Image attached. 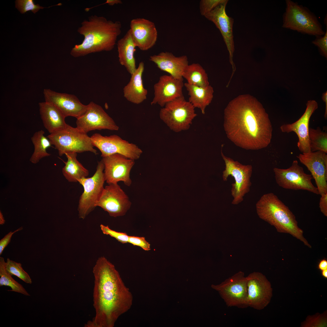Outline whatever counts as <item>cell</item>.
<instances>
[{
	"mask_svg": "<svg viewBox=\"0 0 327 327\" xmlns=\"http://www.w3.org/2000/svg\"><path fill=\"white\" fill-rule=\"evenodd\" d=\"M91 138L93 146L101 151L102 157L118 154L135 160L139 159L143 153L136 145L123 139L117 135L103 136L96 133Z\"/></svg>",
	"mask_w": 327,
	"mask_h": 327,
	"instance_id": "obj_12",
	"label": "cell"
},
{
	"mask_svg": "<svg viewBox=\"0 0 327 327\" xmlns=\"http://www.w3.org/2000/svg\"><path fill=\"white\" fill-rule=\"evenodd\" d=\"M119 21L114 22L103 16L91 15L81 23L77 31L84 36L82 43L76 45L71 51L74 57L83 56L91 53L110 51L114 48L118 37L121 33Z\"/></svg>",
	"mask_w": 327,
	"mask_h": 327,
	"instance_id": "obj_3",
	"label": "cell"
},
{
	"mask_svg": "<svg viewBox=\"0 0 327 327\" xmlns=\"http://www.w3.org/2000/svg\"><path fill=\"white\" fill-rule=\"evenodd\" d=\"M323 37L316 38L312 43L317 46L320 50L322 54L325 57H327V30Z\"/></svg>",
	"mask_w": 327,
	"mask_h": 327,
	"instance_id": "obj_38",
	"label": "cell"
},
{
	"mask_svg": "<svg viewBox=\"0 0 327 327\" xmlns=\"http://www.w3.org/2000/svg\"><path fill=\"white\" fill-rule=\"evenodd\" d=\"M225 0H201L200 2V14L204 16Z\"/></svg>",
	"mask_w": 327,
	"mask_h": 327,
	"instance_id": "obj_36",
	"label": "cell"
},
{
	"mask_svg": "<svg viewBox=\"0 0 327 327\" xmlns=\"http://www.w3.org/2000/svg\"><path fill=\"white\" fill-rule=\"evenodd\" d=\"M44 134L43 130H39L35 132L31 138L34 149L30 161L33 164H36L42 158L51 155L48 153L47 150L51 147L52 144L48 138L45 136Z\"/></svg>",
	"mask_w": 327,
	"mask_h": 327,
	"instance_id": "obj_29",
	"label": "cell"
},
{
	"mask_svg": "<svg viewBox=\"0 0 327 327\" xmlns=\"http://www.w3.org/2000/svg\"><path fill=\"white\" fill-rule=\"evenodd\" d=\"M93 306L95 316L85 327H113L122 315L128 311L133 297L114 265L104 256L93 267Z\"/></svg>",
	"mask_w": 327,
	"mask_h": 327,
	"instance_id": "obj_2",
	"label": "cell"
},
{
	"mask_svg": "<svg viewBox=\"0 0 327 327\" xmlns=\"http://www.w3.org/2000/svg\"><path fill=\"white\" fill-rule=\"evenodd\" d=\"M190 96L189 101L193 107L200 108L203 114L205 113L206 107L211 103L213 97L214 90L209 85L206 87H201L187 83L184 84Z\"/></svg>",
	"mask_w": 327,
	"mask_h": 327,
	"instance_id": "obj_27",
	"label": "cell"
},
{
	"mask_svg": "<svg viewBox=\"0 0 327 327\" xmlns=\"http://www.w3.org/2000/svg\"><path fill=\"white\" fill-rule=\"evenodd\" d=\"M144 70V63L141 62L135 72L131 75L129 82L123 89L124 97L134 104H140L147 99V91L144 87L142 79Z\"/></svg>",
	"mask_w": 327,
	"mask_h": 327,
	"instance_id": "obj_24",
	"label": "cell"
},
{
	"mask_svg": "<svg viewBox=\"0 0 327 327\" xmlns=\"http://www.w3.org/2000/svg\"><path fill=\"white\" fill-rule=\"evenodd\" d=\"M45 101L57 107L65 117L72 116L77 119L86 111L87 105L82 104L74 94L58 93L49 89L44 90Z\"/></svg>",
	"mask_w": 327,
	"mask_h": 327,
	"instance_id": "obj_21",
	"label": "cell"
},
{
	"mask_svg": "<svg viewBox=\"0 0 327 327\" xmlns=\"http://www.w3.org/2000/svg\"><path fill=\"white\" fill-rule=\"evenodd\" d=\"M129 30L136 47L140 50H148L155 45L158 33L153 22L143 18H134L130 21Z\"/></svg>",
	"mask_w": 327,
	"mask_h": 327,
	"instance_id": "obj_20",
	"label": "cell"
},
{
	"mask_svg": "<svg viewBox=\"0 0 327 327\" xmlns=\"http://www.w3.org/2000/svg\"><path fill=\"white\" fill-rule=\"evenodd\" d=\"M104 165L102 159L98 162L96 171L90 177L83 178L78 182L82 185L84 191L79 200L78 211L80 218L84 219L96 207L103 190L105 179Z\"/></svg>",
	"mask_w": 327,
	"mask_h": 327,
	"instance_id": "obj_8",
	"label": "cell"
},
{
	"mask_svg": "<svg viewBox=\"0 0 327 327\" xmlns=\"http://www.w3.org/2000/svg\"><path fill=\"white\" fill-rule=\"evenodd\" d=\"M41 117L44 126L50 134L62 129L67 124L65 117L61 111L52 104L45 101L39 103Z\"/></svg>",
	"mask_w": 327,
	"mask_h": 327,
	"instance_id": "obj_25",
	"label": "cell"
},
{
	"mask_svg": "<svg viewBox=\"0 0 327 327\" xmlns=\"http://www.w3.org/2000/svg\"><path fill=\"white\" fill-rule=\"evenodd\" d=\"M223 127L228 138L246 150H259L270 144L272 127L262 104L249 94L230 101L224 111Z\"/></svg>",
	"mask_w": 327,
	"mask_h": 327,
	"instance_id": "obj_1",
	"label": "cell"
},
{
	"mask_svg": "<svg viewBox=\"0 0 327 327\" xmlns=\"http://www.w3.org/2000/svg\"><path fill=\"white\" fill-rule=\"evenodd\" d=\"M6 268L7 272L12 276H16L26 283L31 284V279L23 269L21 263L8 258L6 262Z\"/></svg>",
	"mask_w": 327,
	"mask_h": 327,
	"instance_id": "obj_33",
	"label": "cell"
},
{
	"mask_svg": "<svg viewBox=\"0 0 327 327\" xmlns=\"http://www.w3.org/2000/svg\"><path fill=\"white\" fill-rule=\"evenodd\" d=\"M128 243L134 246L140 247L145 251L150 249V244L143 237L129 236Z\"/></svg>",
	"mask_w": 327,
	"mask_h": 327,
	"instance_id": "obj_37",
	"label": "cell"
},
{
	"mask_svg": "<svg viewBox=\"0 0 327 327\" xmlns=\"http://www.w3.org/2000/svg\"><path fill=\"white\" fill-rule=\"evenodd\" d=\"M276 182L280 187L286 189L306 190L319 194L318 189L312 183L311 174L306 173L297 160L286 169L275 167L273 169Z\"/></svg>",
	"mask_w": 327,
	"mask_h": 327,
	"instance_id": "obj_11",
	"label": "cell"
},
{
	"mask_svg": "<svg viewBox=\"0 0 327 327\" xmlns=\"http://www.w3.org/2000/svg\"><path fill=\"white\" fill-rule=\"evenodd\" d=\"M66 161L62 169L63 175L70 182H77L80 179L86 177L89 175L88 170L78 160L77 153H66Z\"/></svg>",
	"mask_w": 327,
	"mask_h": 327,
	"instance_id": "obj_28",
	"label": "cell"
},
{
	"mask_svg": "<svg viewBox=\"0 0 327 327\" xmlns=\"http://www.w3.org/2000/svg\"><path fill=\"white\" fill-rule=\"evenodd\" d=\"M100 227L103 234L115 238L122 243H128L129 236L126 233L116 231L111 229L108 226L102 224Z\"/></svg>",
	"mask_w": 327,
	"mask_h": 327,
	"instance_id": "obj_35",
	"label": "cell"
},
{
	"mask_svg": "<svg viewBox=\"0 0 327 327\" xmlns=\"http://www.w3.org/2000/svg\"><path fill=\"white\" fill-rule=\"evenodd\" d=\"M322 99L325 103V108L324 117L325 119L327 117V91L323 93L322 96Z\"/></svg>",
	"mask_w": 327,
	"mask_h": 327,
	"instance_id": "obj_42",
	"label": "cell"
},
{
	"mask_svg": "<svg viewBox=\"0 0 327 327\" xmlns=\"http://www.w3.org/2000/svg\"><path fill=\"white\" fill-rule=\"evenodd\" d=\"M211 287L218 292L228 307H248L247 279L243 272L239 271L220 284Z\"/></svg>",
	"mask_w": 327,
	"mask_h": 327,
	"instance_id": "obj_10",
	"label": "cell"
},
{
	"mask_svg": "<svg viewBox=\"0 0 327 327\" xmlns=\"http://www.w3.org/2000/svg\"><path fill=\"white\" fill-rule=\"evenodd\" d=\"M104 4H107L113 6L115 4H121L122 2L120 0H107Z\"/></svg>",
	"mask_w": 327,
	"mask_h": 327,
	"instance_id": "obj_43",
	"label": "cell"
},
{
	"mask_svg": "<svg viewBox=\"0 0 327 327\" xmlns=\"http://www.w3.org/2000/svg\"><path fill=\"white\" fill-rule=\"evenodd\" d=\"M15 7L21 14L31 11L35 14L38 10L45 8H49L53 6L45 8L40 6L39 4L35 5L33 0H17L15 1Z\"/></svg>",
	"mask_w": 327,
	"mask_h": 327,
	"instance_id": "obj_34",
	"label": "cell"
},
{
	"mask_svg": "<svg viewBox=\"0 0 327 327\" xmlns=\"http://www.w3.org/2000/svg\"><path fill=\"white\" fill-rule=\"evenodd\" d=\"M286 2L283 27L317 37L324 34L316 17L308 10L291 0Z\"/></svg>",
	"mask_w": 327,
	"mask_h": 327,
	"instance_id": "obj_6",
	"label": "cell"
},
{
	"mask_svg": "<svg viewBox=\"0 0 327 327\" xmlns=\"http://www.w3.org/2000/svg\"><path fill=\"white\" fill-rule=\"evenodd\" d=\"M248 306L258 310L263 309L270 302L272 295L270 282L265 276L254 272L246 276Z\"/></svg>",
	"mask_w": 327,
	"mask_h": 327,
	"instance_id": "obj_14",
	"label": "cell"
},
{
	"mask_svg": "<svg viewBox=\"0 0 327 327\" xmlns=\"http://www.w3.org/2000/svg\"><path fill=\"white\" fill-rule=\"evenodd\" d=\"M183 80L176 78L170 75H163L154 86V97L151 105L158 104L163 107L167 103L183 96L182 89Z\"/></svg>",
	"mask_w": 327,
	"mask_h": 327,
	"instance_id": "obj_22",
	"label": "cell"
},
{
	"mask_svg": "<svg viewBox=\"0 0 327 327\" xmlns=\"http://www.w3.org/2000/svg\"><path fill=\"white\" fill-rule=\"evenodd\" d=\"M149 60L160 70L168 73L176 78L182 80L183 74L189 64L186 55L176 57L169 52H161L151 56Z\"/></svg>",
	"mask_w": 327,
	"mask_h": 327,
	"instance_id": "obj_23",
	"label": "cell"
},
{
	"mask_svg": "<svg viewBox=\"0 0 327 327\" xmlns=\"http://www.w3.org/2000/svg\"><path fill=\"white\" fill-rule=\"evenodd\" d=\"M52 145L61 156L66 153L89 151L97 155L91 137L77 127L67 124L64 128L50 134L47 137Z\"/></svg>",
	"mask_w": 327,
	"mask_h": 327,
	"instance_id": "obj_5",
	"label": "cell"
},
{
	"mask_svg": "<svg viewBox=\"0 0 327 327\" xmlns=\"http://www.w3.org/2000/svg\"><path fill=\"white\" fill-rule=\"evenodd\" d=\"M318 269L321 271L327 269V261L323 259L320 261L318 265Z\"/></svg>",
	"mask_w": 327,
	"mask_h": 327,
	"instance_id": "obj_41",
	"label": "cell"
},
{
	"mask_svg": "<svg viewBox=\"0 0 327 327\" xmlns=\"http://www.w3.org/2000/svg\"><path fill=\"white\" fill-rule=\"evenodd\" d=\"M319 203V207L321 212L323 215L327 216V193L321 195Z\"/></svg>",
	"mask_w": 327,
	"mask_h": 327,
	"instance_id": "obj_40",
	"label": "cell"
},
{
	"mask_svg": "<svg viewBox=\"0 0 327 327\" xmlns=\"http://www.w3.org/2000/svg\"><path fill=\"white\" fill-rule=\"evenodd\" d=\"M322 276L325 278H327V269L322 271Z\"/></svg>",
	"mask_w": 327,
	"mask_h": 327,
	"instance_id": "obj_45",
	"label": "cell"
},
{
	"mask_svg": "<svg viewBox=\"0 0 327 327\" xmlns=\"http://www.w3.org/2000/svg\"><path fill=\"white\" fill-rule=\"evenodd\" d=\"M195 107L182 96L167 103L159 113L160 119L176 132L188 129L197 116Z\"/></svg>",
	"mask_w": 327,
	"mask_h": 327,
	"instance_id": "obj_7",
	"label": "cell"
},
{
	"mask_svg": "<svg viewBox=\"0 0 327 327\" xmlns=\"http://www.w3.org/2000/svg\"><path fill=\"white\" fill-rule=\"evenodd\" d=\"M23 229V227L19 228L14 232L10 231L6 235L0 240V255H1L5 248L10 242L12 235L15 233Z\"/></svg>",
	"mask_w": 327,
	"mask_h": 327,
	"instance_id": "obj_39",
	"label": "cell"
},
{
	"mask_svg": "<svg viewBox=\"0 0 327 327\" xmlns=\"http://www.w3.org/2000/svg\"><path fill=\"white\" fill-rule=\"evenodd\" d=\"M310 172L319 194L327 193V154L320 151L300 154L297 156Z\"/></svg>",
	"mask_w": 327,
	"mask_h": 327,
	"instance_id": "obj_18",
	"label": "cell"
},
{
	"mask_svg": "<svg viewBox=\"0 0 327 327\" xmlns=\"http://www.w3.org/2000/svg\"><path fill=\"white\" fill-rule=\"evenodd\" d=\"M7 271L6 262L2 257H0V286H8L11 288L8 291H13L30 296V295L23 286L15 281Z\"/></svg>",
	"mask_w": 327,
	"mask_h": 327,
	"instance_id": "obj_31",
	"label": "cell"
},
{
	"mask_svg": "<svg viewBox=\"0 0 327 327\" xmlns=\"http://www.w3.org/2000/svg\"><path fill=\"white\" fill-rule=\"evenodd\" d=\"M102 160L104 165L105 181L108 184H117L122 181L127 186L131 185L130 173L135 164L134 160L118 154L102 157Z\"/></svg>",
	"mask_w": 327,
	"mask_h": 327,
	"instance_id": "obj_16",
	"label": "cell"
},
{
	"mask_svg": "<svg viewBox=\"0 0 327 327\" xmlns=\"http://www.w3.org/2000/svg\"><path fill=\"white\" fill-rule=\"evenodd\" d=\"M117 45L119 63L132 75L137 68L134 56L136 47L129 30L124 37L118 41Z\"/></svg>",
	"mask_w": 327,
	"mask_h": 327,
	"instance_id": "obj_26",
	"label": "cell"
},
{
	"mask_svg": "<svg viewBox=\"0 0 327 327\" xmlns=\"http://www.w3.org/2000/svg\"><path fill=\"white\" fill-rule=\"evenodd\" d=\"M76 127L87 133L96 130H118L119 127L100 105L93 101L87 105L84 113L77 119Z\"/></svg>",
	"mask_w": 327,
	"mask_h": 327,
	"instance_id": "obj_13",
	"label": "cell"
},
{
	"mask_svg": "<svg viewBox=\"0 0 327 327\" xmlns=\"http://www.w3.org/2000/svg\"><path fill=\"white\" fill-rule=\"evenodd\" d=\"M221 155L225 165V170L223 172V178L224 181H226L229 176L233 177L235 182L232 184L231 189L233 198L232 204L237 205L243 201L244 196L250 191L253 167L251 165L243 164L225 156L222 150Z\"/></svg>",
	"mask_w": 327,
	"mask_h": 327,
	"instance_id": "obj_9",
	"label": "cell"
},
{
	"mask_svg": "<svg viewBox=\"0 0 327 327\" xmlns=\"http://www.w3.org/2000/svg\"><path fill=\"white\" fill-rule=\"evenodd\" d=\"M228 1L225 0L204 17L215 24L222 35L229 54L230 62L233 69L232 77L236 70L233 61L234 45L233 27L234 21L233 19L229 16L226 12V7Z\"/></svg>",
	"mask_w": 327,
	"mask_h": 327,
	"instance_id": "obj_17",
	"label": "cell"
},
{
	"mask_svg": "<svg viewBox=\"0 0 327 327\" xmlns=\"http://www.w3.org/2000/svg\"><path fill=\"white\" fill-rule=\"evenodd\" d=\"M131 203L128 196L117 184H111L104 187L95 205L107 212L111 216H123L130 208Z\"/></svg>",
	"mask_w": 327,
	"mask_h": 327,
	"instance_id": "obj_15",
	"label": "cell"
},
{
	"mask_svg": "<svg viewBox=\"0 0 327 327\" xmlns=\"http://www.w3.org/2000/svg\"><path fill=\"white\" fill-rule=\"evenodd\" d=\"M256 209L259 218L273 226L277 232L289 234L312 248L299 227L294 214L274 193L263 194L256 203Z\"/></svg>",
	"mask_w": 327,
	"mask_h": 327,
	"instance_id": "obj_4",
	"label": "cell"
},
{
	"mask_svg": "<svg viewBox=\"0 0 327 327\" xmlns=\"http://www.w3.org/2000/svg\"><path fill=\"white\" fill-rule=\"evenodd\" d=\"M309 137L311 152L320 151L327 153V133L319 127L309 128Z\"/></svg>",
	"mask_w": 327,
	"mask_h": 327,
	"instance_id": "obj_32",
	"label": "cell"
},
{
	"mask_svg": "<svg viewBox=\"0 0 327 327\" xmlns=\"http://www.w3.org/2000/svg\"><path fill=\"white\" fill-rule=\"evenodd\" d=\"M183 78L187 80L188 83L193 85L203 88L210 85L207 74L198 63L189 64L183 72Z\"/></svg>",
	"mask_w": 327,
	"mask_h": 327,
	"instance_id": "obj_30",
	"label": "cell"
},
{
	"mask_svg": "<svg viewBox=\"0 0 327 327\" xmlns=\"http://www.w3.org/2000/svg\"><path fill=\"white\" fill-rule=\"evenodd\" d=\"M5 222V220H4V217L3 216L2 214L1 211L0 212V224H4Z\"/></svg>",
	"mask_w": 327,
	"mask_h": 327,
	"instance_id": "obj_44",
	"label": "cell"
},
{
	"mask_svg": "<svg viewBox=\"0 0 327 327\" xmlns=\"http://www.w3.org/2000/svg\"><path fill=\"white\" fill-rule=\"evenodd\" d=\"M305 112L302 116L295 122L283 124L280 127L281 131L283 133L295 132L298 136L297 146L302 153L311 152L309 132V124L310 117L318 108V104L315 100L308 101Z\"/></svg>",
	"mask_w": 327,
	"mask_h": 327,
	"instance_id": "obj_19",
	"label": "cell"
}]
</instances>
